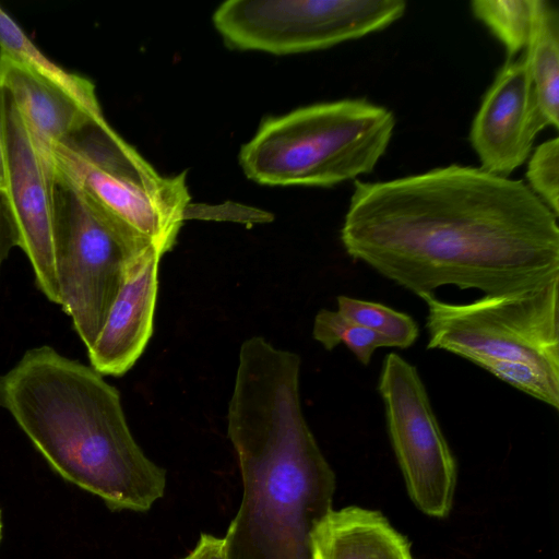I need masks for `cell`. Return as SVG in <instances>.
Listing matches in <instances>:
<instances>
[{
    "mask_svg": "<svg viewBox=\"0 0 559 559\" xmlns=\"http://www.w3.org/2000/svg\"><path fill=\"white\" fill-rule=\"evenodd\" d=\"M7 411L49 466L111 511L145 512L166 472L134 440L119 391L91 365L41 345L0 374Z\"/></svg>",
    "mask_w": 559,
    "mask_h": 559,
    "instance_id": "3957f363",
    "label": "cell"
},
{
    "mask_svg": "<svg viewBox=\"0 0 559 559\" xmlns=\"http://www.w3.org/2000/svg\"><path fill=\"white\" fill-rule=\"evenodd\" d=\"M7 178V148L3 124V97L0 88V191L5 186Z\"/></svg>",
    "mask_w": 559,
    "mask_h": 559,
    "instance_id": "cb8c5ba5",
    "label": "cell"
},
{
    "mask_svg": "<svg viewBox=\"0 0 559 559\" xmlns=\"http://www.w3.org/2000/svg\"><path fill=\"white\" fill-rule=\"evenodd\" d=\"M300 364L261 336L240 346L227 431L243 492L227 559H312V531L332 509L335 474L302 414Z\"/></svg>",
    "mask_w": 559,
    "mask_h": 559,
    "instance_id": "7a4b0ae2",
    "label": "cell"
},
{
    "mask_svg": "<svg viewBox=\"0 0 559 559\" xmlns=\"http://www.w3.org/2000/svg\"><path fill=\"white\" fill-rule=\"evenodd\" d=\"M378 392L411 500L424 514L445 518L455 493L456 461L416 367L395 353L386 355Z\"/></svg>",
    "mask_w": 559,
    "mask_h": 559,
    "instance_id": "9c48e42d",
    "label": "cell"
},
{
    "mask_svg": "<svg viewBox=\"0 0 559 559\" xmlns=\"http://www.w3.org/2000/svg\"><path fill=\"white\" fill-rule=\"evenodd\" d=\"M471 8L502 43L510 59L525 49L534 23L535 0H475Z\"/></svg>",
    "mask_w": 559,
    "mask_h": 559,
    "instance_id": "e0dca14e",
    "label": "cell"
},
{
    "mask_svg": "<svg viewBox=\"0 0 559 559\" xmlns=\"http://www.w3.org/2000/svg\"><path fill=\"white\" fill-rule=\"evenodd\" d=\"M547 126L525 55L509 59L472 123L469 140L480 168L508 178L527 159L537 134Z\"/></svg>",
    "mask_w": 559,
    "mask_h": 559,
    "instance_id": "8fae6325",
    "label": "cell"
},
{
    "mask_svg": "<svg viewBox=\"0 0 559 559\" xmlns=\"http://www.w3.org/2000/svg\"><path fill=\"white\" fill-rule=\"evenodd\" d=\"M312 335L326 350L345 345L365 366L369 365L376 349L391 347L385 337L350 321L337 310H320L314 318Z\"/></svg>",
    "mask_w": 559,
    "mask_h": 559,
    "instance_id": "d6986e66",
    "label": "cell"
},
{
    "mask_svg": "<svg viewBox=\"0 0 559 559\" xmlns=\"http://www.w3.org/2000/svg\"><path fill=\"white\" fill-rule=\"evenodd\" d=\"M163 254L155 248L131 270L99 335L87 349L90 365L103 376L119 377L129 371L152 336Z\"/></svg>",
    "mask_w": 559,
    "mask_h": 559,
    "instance_id": "7c38bea8",
    "label": "cell"
},
{
    "mask_svg": "<svg viewBox=\"0 0 559 559\" xmlns=\"http://www.w3.org/2000/svg\"><path fill=\"white\" fill-rule=\"evenodd\" d=\"M2 535H3V520H2V511L0 509V544L2 540Z\"/></svg>",
    "mask_w": 559,
    "mask_h": 559,
    "instance_id": "d4e9b609",
    "label": "cell"
},
{
    "mask_svg": "<svg viewBox=\"0 0 559 559\" xmlns=\"http://www.w3.org/2000/svg\"><path fill=\"white\" fill-rule=\"evenodd\" d=\"M557 218L522 180L454 164L356 180L341 240L420 298L444 285L511 295L559 278Z\"/></svg>",
    "mask_w": 559,
    "mask_h": 559,
    "instance_id": "6da1fadb",
    "label": "cell"
},
{
    "mask_svg": "<svg viewBox=\"0 0 559 559\" xmlns=\"http://www.w3.org/2000/svg\"><path fill=\"white\" fill-rule=\"evenodd\" d=\"M312 559H414L411 543L379 511L331 509L311 534Z\"/></svg>",
    "mask_w": 559,
    "mask_h": 559,
    "instance_id": "5bb4252c",
    "label": "cell"
},
{
    "mask_svg": "<svg viewBox=\"0 0 559 559\" xmlns=\"http://www.w3.org/2000/svg\"><path fill=\"white\" fill-rule=\"evenodd\" d=\"M180 559H227L224 538L202 533L197 546Z\"/></svg>",
    "mask_w": 559,
    "mask_h": 559,
    "instance_id": "603a6c76",
    "label": "cell"
},
{
    "mask_svg": "<svg viewBox=\"0 0 559 559\" xmlns=\"http://www.w3.org/2000/svg\"><path fill=\"white\" fill-rule=\"evenodd\" d=\"M0 88L49 152L102 109L80 102L60 85L0 53Z\"/></svg>",
    "mask_w": 559,
    "mask_h": 559,
    "instance_id": "4fadbf2b",
    "label": "cell"
},
{
    "mask_svg": "<svg viewBox=\"0 0 559 559\" xmlns=\"http://www.w3.org/2000/svg\"><path fill=\"white\" fill-rule=\"evenodd\" d=\"M558 297L559 278L528 292L467 304L426 295L427 347L469 361L489 357L527 362L559 378Z\"/></svg>",
    "mask_w": 559,
    "mask_h": 559,
    "instance_id": "52a82bcc",
    "label": "cell"
},
{
    "mask_svg": "<svg viewBox=\"0 0 559 559\" xmlns=\"http://www.w3.org/2000/svg\"><path fill=\"white\" fill-rule=\"evenodd\" d=\"M14 247H19L17 235L0 191V269Z\"/></svg>",
    "mask_w": 559,
    "mask_h": 559,
    "instance_id": "7402d4cb",
    "label": "cell"
},
{
    "mask_svg": "<svg viewBox=\"0 0 559 559\" xmlns=\"http://www.w3.org/2000/svg\"><path fill=\"white\" fill-rule=\"evenodd\" d=\"M7 178L1 190L19 248L27 257L37 288L59 305L55 243L56 174L50 152L31 133L2 90Z\"/></svg>",
    "mask_w": 559,
    "mask_h": 559,
    "instance_id": "30bf717a",
    "label": "cell"
},
{
    "mask_svg": "<svg viewBox=\"0 0 559 559\" xmlns=\"http://www.w3.org/2000/svg\"><path fill=\"white\" fill-rule=\"evenodd\" d=\"M337 311L350 321L385 337L391 347L412 346L419 329L415 320L385 305L348 296H337Z\"/></svg>",
    "mask_w": 559,
    "mask_h": 559,
    "instance_id": "ac0fdd59",
    "label": "cell"
},
{
    "mask_svg": "<svg viewBox=\"0 0 559 559\" xmlns=\"http://www.w3.org/2000/svg\"><path fill=\"white\" fill-rule=\"evenodd\" d=\"M402 0H229L213 22L225 43L276 55L324 49L388 27Z\"/></svg>",
    "mask_w": 559,
    "mask_h": 559,
    "instance_id": "ba28073f",
    "label": "cell"
},
{
    "mask_svg": "<svg viewBox=\"0 0 559 559\" xmlns=\"http://www.w3.org/2000/svg\"><path fill=\"white\" fill-rule=\"evenodd\" d=\"M524 55L540 107L549 126L559 127V12L535 0L534 23Z\"/></svg>",
    "mask_w": 559,
    "mask_h": 559,
    "instance_id": "9a60e30c",
    "label": "cell"
},
{
    "mask_svg": "<svg viewBox=\"0 0 559 559\" xmlns=\"http://www.w3.org/2000/svg\"><path fill=\"white\" fill-rule=\"evenodd\" d=\"M0 53L60 85L86 106L100 107L94 84L86 78L66 71L47 58L1 7Z\"/></svg>",
    "mask_w": 559,
    "mask_h": 559,
    "instance_id": "2e32d148",
    "label": "cell"
},
{
    "mask_svg": "<svg viewBox=\"0 0 559 559\" xmlns=\"http://www.w3.org/2000/svg\"><path fill=\"white\" fill-rule=\"evenodd\" d=\"M394 127L391 110L364 98L313 104L265 119L240 165L260 185L332 187L371 173Z\"/></svg>",
    "mask_w": 559,
    "mask_h": 559,
    "instance_id": "277c9868",
    "label": "cell"
},
{
    "mask_svg": "<svg viewBox=\"0 0 559 559\" xmlns=\"http://www.w3.org/2000/svg\"><path fill=\"white\" fill-rule=\"evenodd\" d=\"M55 210L58 306L88 349L131 270L158 248L105 219L57 177Z\"/></svg>",
    "mask_w": 559,
    "mask_h": 559,
    "instance_id": "8992f818",
    "label": "cell"
},
{
    "mask_svg": "<svg viewBox=\"0 0 559 559\" xmlns=\"http://www.w3.org/2000/svg\"><path fill=\"white\" fill-rule=\"evenodd\" d=\"M526 177L530 189L556 215H559V139L543 142L532 153Z\"/></svg>",
    "mask_w": 559,
    "mask_h": 559,
    "instance_id": "44dd1931",
    "label": "cell"
},
{
    "mask_svg": "<svg viewBox=\"0 0 559 559\" xmlns=\"http://www.w3.org/2000/svg\"><path fill=\"white\" fill-rule=\"evenodd\" d=\"M50 156L56 177L75 188L97 214L163 253L173 249L191 199L185 173L158 174L103 112L52 146Z\"/></svg>",
    "mask_w": 559,
    "mask_h": 559,
    "instance_id": "5b68a950",
    "label": "cell"
},
{
    "mask_svg": "<svg viewBox=\"0 0 559 559\" xmlns=\"http://www.w3.org/2000/svg\"><path fill=\"white\" fill-rule=\"evenodd\" d=\"M515 389L559 409V378L527 362L478 357L471 360Z\"/></svg>",
    "mask_w": 559,
    "mask_h": 559,
    "instance_id": "ffe728a7",
    "label": "cell"
}]
</instances>
